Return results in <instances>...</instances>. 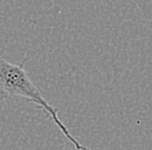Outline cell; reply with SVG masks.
I'll return each mask as SVG.
<instances>
[{
    "instance_id": "6da1fadb",
    "label": "cell",
    "mask_w": 152,
    "mask_h": 150,
    "mask_svg": "<svg viewBox=\"0 0 152 150\" xmlns=\"http://www.w3.org/2000/svg\"><path fill=\"white\" fill-rule=\"evenodd\" d=\"M25 61H22L21 64L17 65L10 64L0 57V100H4L7 97L26 98L27 101L32 102L37 109L41 110L48 118H50L58 126V128L68 138V141L75 146L76 150H90L89 148L81 145L75 137H72V134L68 132V129L61 122L57 109H54L44 98L39 88L28 78L27 72L25 70Z\"/></svg>"
}]
</instances>
